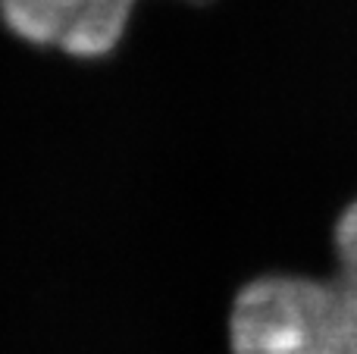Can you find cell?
I'll list each match as a JSON object with an SVG mask.
<instances>
[{
    "label": "cell",
    "instance_id": "6da1fadb",
    "mask_svg": "<svg viewBox=\"0 0 357 354\" xmlns=\"http://www.w3.org/2000/svg\"><path fill=\"white\" fill-rule=\"evenodd\" d=\"M232 354H357V288L342 276H264L232 305Z\"/></svg>",
    "mask_w": 357,
    "mask_h": 354
},
{
    "label": "cell",
    "instance_id": "7a4b0ae2",
    "mask_svg": "<svg viewBox=\"0 0 357 354\" xmlns=\"http://www.w3.org/2000/svg\"><path fill=\"white\" fill-rule=\"evenodd\" d=\"M142 0H0L13 35L73 56H104L123 41Z\"/></svg>",
    "mask_w": 357,
    "mask_h": 354
},
{
    "label": "cell",
    "instance_id": "3957f363",
    "mask_svg": "<svg viewBox=\"0 0 357 354\" xmlns=\"http://www.w3.org/2000/svg\"><path fill=\"white\" fill-rule=\"evenodd\" d=\"M335 251H339V276L357 288V201L342 213L335 226Z\"/></svg>",
    "mask_w": 357,
    "mask_h": 354
}]
</instances>
